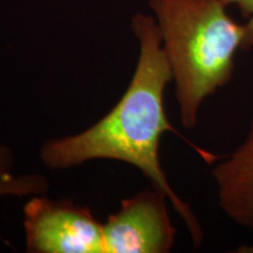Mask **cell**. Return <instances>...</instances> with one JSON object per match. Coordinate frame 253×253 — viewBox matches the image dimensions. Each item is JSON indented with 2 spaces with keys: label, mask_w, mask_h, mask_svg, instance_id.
<instances>
[{
  "label": "cell",
  "mask_w": 253,
  "mask_h": 253,
  "mask_svg": "<svg viewBox=\"0 0 253 253\" xmlns=\"http://www.w3.org/2000/svg\"><path fill=\"white\" fill-rule=\"evenodd\" d=\"M140 56L129 87L113 109L80 134L52 138L41 147L40 158L49 169H68L91 160H115L137 168L155 189L169 198L182 218L195 246L203 242L201 224L186 202L177 195L161 166L160 144L164 132L177 130L164 110V90L172 81L153 15L135 14L131 21ZM178 134V132H177Z\"/></svg>",
  "instance_id": "6da1fadb"
},
{
  "label": "cell",
  "mask_w": 253,
  "mask_h": 253,
  "mask_svg": "<svg viewBox=\"0 0 253 253\" xmlns=\"http://www.w3.org/2000/svg\"><path fill=\"white\" fill-rule=\"evenodd\" d=\"M169 198L161 190H143L123 199L121 209L103 224L104 253H168L176 229L168 212Z\"/></svg>",
  "instance_id": "277c9868"
},
{
  "label": "cell",
  "mask_w": 253,
  "mask_h": 253,
  "mask_svg": "<svg viewBox=\"0 0 253 253\" xmlns=\"http://www.w3.org/2000/svg\"><path fill=\"white\" fill-rule=\"evenodd\" d=\"M236 252H238V253H253V243H252V244H250V245L239 246V248L236 250Z\"/></svg>",
  "instance_id": "ba28073f"
},
{
  "label": "cell",
  "mask_w": 253,
  "mask_h": 253,
  "mask_svg": "<svg viewBox=\"0 0 253 253\" xmlns=\"http://www.w3.org/2000/svg\"><path fill=\"white\" fill-rule=\"evenodd\" d=\"M13 157L8 148L0 145V196L45 195L49 183L39 173L15 176L12 172Z\"/></svg>",
  "instance_id": "8992f818"
},
{
  "label": "cell",
  "mask_w": 253,
  "mask_h": 253,
  "mask_svg": "<svg viewBox=\"0 0 253 253\" xmlns=\"http://www.w3.org/2000/svg\"><path fill=\"white\" fill-rule=\"evenodd\" d=\"M148 2L171 69L181 122L192 129L204 101L232 80L236 55L244 49L245 24L231 17L224 0Z\"/></svg>",
  "instance_id": "7a4b0ae2"
},
{
  "label": "cell",
  "mask_w": 253,
  "mask_h": 253,
  "mask_svg": "<svg viewBox=\"0 0 253 253\" xmlns=\"http://www.w3.org/2000/svg\"><path fill=\"white\" fill-rule=\"evenodd\" d=\"M227 6L233 5L244 14L246 18V40L244 49L249 50L253 47V0H224Z\"/></svg>",
  "instance_id": "52a82bcc"
},
{
  "label": "cell",
  "mask_w": 253,
  "mask_h": 253,
  "mask_svg": "<svg viewBox=\"0 0 253 253\" xmlns=\"http://www.w3.org/2000/svg\"><path fill=\"white\" fill-rule=\"evenodd\" d=\"M218 201L237 225L253 231V114L245 140L212 170Z\"/></svg>",
  "instance_id": "5b68a950"
},
{
  "label": "cell",
  "mask_w": 253,
  "mask_h": 253,
  "mask_svg": "<svg viewBox=\"0 0 253 253\" xmlns=\"http://www.w3.org/2000/svg\"><path fill=\"white\" fill-rule=\"evenodd\" d=\"M26 251L104 253L103 224L90 209L37 195L24 207Z\"/></svg>",
  "instance_id": "3957f363"
}]
</instances>
